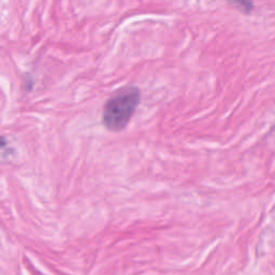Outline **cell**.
I'll return each instance as SVG.
<instances>
[{
  "label": "cell",
  "instance_id": "7a4b0ae2",
  "mask_svg": "<svg viewBox=\"0 0 275 275\" xmlns=\"http://www.w3.org/2000/svg\"><path fill=\"white\" fill-rule=\"evenodd\" d=\"M228 2L238 6V9L244 11L245 13H250L252 10V0H228Z\"/></svg>",
  "mask_w": 275,
  "mask_h": 275
},
{
  "label": "cell",
  "instance_id": "6da1fadb",
  "mask_svg": "<svg viewBox=\"0 0 275 275\" xmlns=\"http://www.w3.org/2000/svg\"><path fill=\"white\" fill-rule=\"evenodd\" d=\"M140 90L128 86L118 90L104 108V124L110 132H118L126 128L140 104Z\"/></svg>",
  "mask_w": 275,
  "mask_h": 275
},
{
  "label": "cell",
  "instance_id": "3957f363",
  "mask_svg": "<svg viewBox=\"0 0 275 275\" xmlns=\"http://www.w3.org/2000/svg\"><path fill=\"white\" fill-rule=\"evenodd\" d=\"M6 139H4V138H2V136H0V148H4V146H6Z\"/></svg>",
  "mask_w": 275,
  "mask_h": 275
}]
</instances>
